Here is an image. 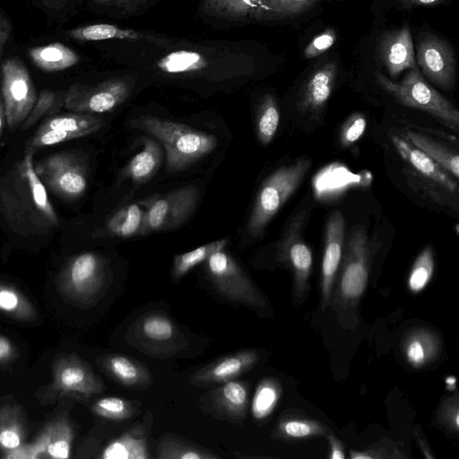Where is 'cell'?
Masks as SVG:
<instances>
[{"label": "cell", "mask_w": 459, "mask_h": 459, "mask_svg": "<svg viewBox=\"0 0 459 459\" xmlns=\"http://www.w3.org/2000/svg\"><path fill=\"white\" fill-rule=\"evenodd\" d=\"M33 153L22 160L0 182V209L9 227L22 236L47 234L59 219L47 188L34 169Z\"/></svg>", "instance_id": "cell-1"}, {"label": "cell", "mask_w": 459, "mask_h": 459, "mask_svg": "<svg viewBox=\"0 0 459 459\" xmlns=\"http://www.w3.org/2000/svg\"><path fill=\"white\" fill-rule=\"evenodd\" d=\"M130 124L160 141L165 148L167 169L170 172L186 168L217 146V138L212 134L157 117L142 116Z\"/></svg>", "instance_id": "cell-2"}, {"label": "cell", "mask_w": 459, "mask_h": 459, "mask_svg": "<svg viewBox=\"0 0 459 459\" xmlns=\"http://www.w3.org/2000/svg\"><path fill=\"white\" fill-rule=\"evenodd\" d=\"M375 80L402 105L427 112L449 129L458 132L457 108L426 82L418 66L409 69L400 82L387 78L379 71L375 72Z\"/></svg>", "instance_id": "cell-3"}, {"label": "cell", "mask_w": 459, "mask_h": 459, "mask_svg": "<svg viewBox=\"0 0 459 459\" xmlns=\"http://www.w3.org/2000/svg\"><path fill=\"white\" fill-rule=\"evenodd\" d=\"M310 166L308 159L299 158L278 168L263 182L247 223L252 237L262 235L269 221L299 188Z\"/></svg>", "instance_id": "cell-4"}, {"label": "cell", "mask_w": 459, "mask_h": 459, "mask_svg": "<svg viewBox=\"0 0 459 459\" xmlns=\"http://www.w3.org/2000/svg\"><path fill=\"white\" fill-rule=\"evenodd\" d=\"M369 258L367 232L364 228L356 227L344 247L337 285L330 303L343 309L356 307L367 287Z\"/></svg>", "instance_id": "cell-5"}, {"label": "cell", "mask_w": 459, "mask_h": 459, "mask_svg": "<svg viewBox=\"0 0 459 459\" xmlns=\"http://www.w3.org/2000/svg\"><path fill=\"white\" fill-rule=\"evenodd\" d=\"M34 169L47 190L62 198H77L87 187V161L79 152L54 153L34 165Z\"/></svg>", "instance_id": "cell-6"}, {"label": "cell", "mask_w": 459, "mask_h": 459, "mask_svg": "<svg viewBox=\"0 0 459 459\" xmlns=\"http://www.w3.org/2000/svg\"><path fill=\"white\" fill-rule=\"evenodd\" d=\"M132 77H113L96 84L75 83L65 91L64 106L76 113L108 112L128 99L133 91Z\"/></svg>", "instance_id": "cell-7"}, {"label": "cell", "mask_w": 459, "mask_h": 459, "mask_svg": "<svg viewBox=\"0 0 459 459\" xmlns=\"http://www.w3.org/2000/svg\"><path fill=\"white\" fill-rule=\"evenodd\" d=\"M206 268L214 288L229 300L254 308L265 307L264 298L228 253L223 250L213 253L206 260Z\"/></svg>", "instance_id": "cell-8"}, {"label": "cell", "mask_w": 459, "mask_h": 459, "mask_svg": "<svg viewBox=\"0 0 459 459\" xmlns=\"http://www.w3.org/2000/svg\"><path fill=\"white\" fill-rule=\"evenodd\" d=\"M1 74L5 121L9 128L14 130L26 119L38 96L30 74L20 58L4 60Z\"/></svg>", "instance_id": "cell-9"}, {"label": "cell", "mask_w": 459, "mask_h": 459, "mask_svg": "<svg viewBox=\"0 0 459 459\" xmlns=\"http://www.w3.org/2000/svg\"><path fill=\"white\" fill-rule=\"evenodd\" d=\"M199 198V189L187 186L159 197L148 198L139 234L171 230L181 225L192 213Z\"/></svg>", "instance_id": "cell-10"}, {"label": "cell", "mask_w": 459, "mask_h": 459, "mask_svg": "<svg viewBox=\"0 0 459 459\" xmlns=\"http://www.w3.org/2000/svg\"><path fill=\"white\" fill-rule=\"evenodd\" d=\"M305 213H297L288 224L278 245V259L290 269L294 292L299 299L309 289V277L313 264L310 247L303 238Z\"/></svg>", "instance_id": "cell-11"}, {"label": "cell", "mask_w": 459, "mask_h": 459, "mask_svg": "<svg viewBox=\"0 0 459 459\" xmlns=\"http://www.w3.org/2000/svg\"><path fill=\"white\" fill-rule=\"evenodd\" d=\"M416 63L423 74L443 90H451L455 82L456 62L452 47L443 38L429 32L420 35Z\"/></svg>", "instance_id": "cell-12"}, {"label": "cell", "mask_w": 459, "mask_h": 459, "mask_svg": "<svg viewBox=\"0 0 459 459\" xmlns=\"http://www.w3.org/2000/svg\"><path fill=\"white\" fill-rule=\"evenodd\" d=\"M134 345L152 353H171L184 348V339L176 324L166 315L150 312L129 328Z\"/></svg>", "instance_id": "cell-13"}, {"label": "cell", "mask_w": 459, "mask_h": 459, "mask_svg": "<svg viewBox=\"0 0 459 459\" xmlns=\"http://www.w3.org/2000/svg\"><path fill=\"white\" fill-rule=\"evenodd\" d=\"M107 271V263L100 255L91 252L78 255L62 272L61 288L74 299H91L102 289Z\"/></svg>", "instance_id": "cell-14"}, {"label": "cell", "mask_w": 459, "mask_h": 459, "mask_svg": "<svg viewBox=\"0 0 459 459\" xmlns=\"http://www.w3.org/2000/svg\"><path fill=\"white\" fill-rule=\"evenodd\" d=\"M345 221L340 211L329 216L325 231V247L321 265V307L330 304L344 250Z\"/></svg>", "instance_id": "cell-15"}, {"label": "cell", "mask_w": 459, "mask_h": 459, "mask_svg": "<svg viewBox=\"0 0 459 459\" xmlns=\"http://www.w3.org/2000/svg\"><path fill=\"white\" fill-rule=\"evenodd\" d=\"M51 390L58 394H78L86 397L105 388L101 379L91 368L74 355L58 358L53 368Z\"/></svg>", "instance_id": "cell-16"}, {"label": "cell", "mask_w": 459, "mask_h": 459, "mask_svg": "<svg viewBox=\"0 0 459 459\" xmlns=\"http://www.w3.org/2000/svg\"><path fill=\"white\" fill-rule=\"evenodd\" d=\"M377 53L392 78L417 67L412 37L407 24L383 33L377 41Z\"/></svg>", "instance_id": "cell-17"}, {"label": "cell", "mask_w": 459, "mask_h": 459, "mask_svg": "<svg viewBox=\"0 0 459 459\" xmlns=\"http://www.w3.org/2000/svg\"><path fill=\"white\" fill-rule=\"evenodd\" d=\"M338 74L335 61H328L316 70L305 81L297 99V109L302 113L316 114L327 103Z\"/></svg>", "instance_id": "cell-18"}, {"label": "cell", "mask_w": 459, "mask_h": 459, "mask_svg": "<svg viewBox=\"0 0 459 459\" xmlns=\"http://www.w3.org/2000/svg\"><path fill=\"white\" fill-rule=\"evenodd\" d=\"M392 143L401 158L417 173L449 194L458 190L457 181L429 155L404 136H392Z\"/></svg>", "instance_id": "cell-19"}, {"label": "cell", "mask_w": 459, "mask_h": 459, "mask_svg": "<svg viewBox=\"0 0 459 459\" xmlns=\"http://www.w3.org/2000/svg\"><path fill=\"white\" fill-rule=\"evenodd\" d=\"M258 360L256 351H240L201 368L192 375L190 381L195 385L223 384L250 369Z\"/></svg>", "instance_id": "cell-20"}, {"label": "cell", "mask_w": 459, "mask_h": 459, "mask_svg": "<svg viewBox=\"0 0 459 459\" xmlns=\"http://www.w3.org/2000/svg\"><path fill=\"white\" fill-rule=\"evenodd\" d=\"M74 430L66 418H58L45 426L36 440L30 445L32 459L68 458Z\"/></svg>", "instance_id": "cell-21"}, {"label": "cell", "mask_w": 459, "mask_h": 459, "mask_svg": "<svg viewBox=\"0 0 459 459\" xmlns=\"http://www.w3.org/2000/svg\"><path fill=\"white\" fill-rule=\"evenodd\" d=\"M67 35L78 41H99L105 39H126L148 41L162 47L172 46L169 39L147 31L121 28L113 24L97 23L77 27L67 31Z\"/></svg>", "instance_id": "cell-22"}, {"label": "cell", "mask_w": 459, "mask_h": 459, "mask_svg": "<svg viewBox=\"0 0 459 459\" xmlns=\"http://www.w3.org/2000/svg\"><path fill=\"white\" fill-rule=\"evenodd\" d=\"M441 342L438 335L428 327L408 331L402 341L403 353L410 365L423 368L438 356Z\"/></svg>", "instance_id": "cell-23"}, {"label": "cell", "mask_w": 459, "mask_h": 459, "mask_svg": "<svg viewBox=\"0 0 459 459\" xmlns=\"http://www.w3.org/2000/svg\"><path fill=\"white\" fill-rule=\"evenodd\" d=\"M102 369L118 384L130 388H144L152 383L150 371L142 363L118 354L99 359Z\"/></svg>", "instance_id": "cell-24"}, {"label": "cell", "mask_w": 459, "mask_h": 459, "mask_svg": "<svg viewBox=\"0 0 459 459\" xmlns=\"http://www.w3.org/2000/svg\"><path fill=\"white\" fill-rule=\"evenodd\" d=\"M212 402L221 414L233 420H241L247 413V388L242 382L227 381L212 393Z\"/></svg>", "instance_id": "cell-25"}, {"label": "cell", "mask_w": 459, "mask_h": 459, "mask_svg": "<svg viewBox=\"0 0 459 459\" xmlns=\"http://www.w3.org/2000/svg\"><path fill=\"white\" fill-rule=\"evenodd\" d=\"M28 54L38 68L48 73L68 69L80 60L76 52L60 42L30 48Z\"/></svg>", "instance_id": "cell-26"}, {"label": "cell", "mask_w": 459, "mask_h": 459, "mask_svg": "<svg viewBox=\"0 0 459 459\" xmlns=\"http://www.w3.org/2000/svg\"><path fill=\"white\" fill-rule=\"evenodd\" d=\"M104 124L105 121L100 117L85 113H74L49 117L40 124L36 132L58 130L67 133L73 139H75L98 131Z\"/></svg>", "instance_id": "cell-27"}, {"label": "cell", "mask_w": 459, "mask_h": 459, "mask_svg": "<svg viewBox=\"0 0 459 459\" xmlns=\"http://www.w3.org/2000/svg\"><path fill=\"white\" fill-rule=\"evenodd\" d=\"M143 149L137 153L122 170L124 178L143 183L149 180L159 169L162 151L160 145L153 139L143 138Z\"/></svg>", "instance_id": "cell-28"}, {"label": "cell", "mask_w": 459, "mask_h": 459, "mask_svg": "<svg viewBox=\"0 0 459 459\" xmlns=\"http://www.w3.org/2000/svg\"><path fill=\"white\" fill-rule=\"evenodd\" d=\"M404 137L429 155L455 178L459 176V159L456 152L426 134L407 131Z\"/></svg>", "instance_id": "cell-29"}, {"label": "cell", "mask_w": 459, "mask_h": 459, "mask_svg": "<svg viewBox=\"0 0 459 459\" xmlns=\"http://www.w3.org/2000/svg\"><path fill=\"white\" fill-rule=\"evenodd\" d=\"M263 0H203L204 14L230 22H243L253 16Z\"/></svg>", "instance_id": "cell-30"}, {"label": "cell", "mask_w": 459, "mask_h": 459, "mask_svg": "<svg viewBox=\"0 0 459 459\" xmlns=\"http://www.w3.org/2000/svg\"><path fill=\"white\" fill-rule=\"evenodd\" d=\"M147 205L148 198L119 209L107 221L108 233L122 238L139 234Z\"/></svg>", "instance_id": "cell-31"}, {"label": "cell", "mask_w": 459, "mask_h": 459, "mask_svg": "<svg viewBox=\"0 0 459 459\" xmlns=\"http://www.w3.org/2000/svg\"><path fill=\"white\" fill-rule=\"evenodd\" d=\"M319 0H263L253 20L272 22L288 19L303 13Z\"/></svg>", "instance_id": "cell-32"}, {"label": "cell", "mask_w": 459, "mask_h": 459, "mask_svg": "<svg viewBox=\"0 0 459 459\" xmlns=\"http://www.w3.org/2000/svg\"><path fill=\"white\" fill-rule=\"evenodd\" d=\"M327 427L320 421L303 417H284L277 424L275 438L297 440L325 435Z\"/></svg>", "instance_id": "cell-33"}, {"label": "cell", "mask_w": 459, "mask_h": 459, "mask_svg": "<svg viewBox=\"0 0 459 459\" xmlns=\"http://www.w3.org/2000/svg\"><path fill=\"white\" fill-rule=\"evenodd\" d=\"M25 427L21 411L11 405L0 409V448L5 452L15 449L23 442Z\"/></svg>", "instance_id": "cell-34"}, {"label": "cell", "mask_w": 459, "mask_h": 459, "mask_svg": "<svg viewBox=\"0 0 459 459\" xmlns=\"http://www.w3.org/2000/svg\"><path fill=\"white\" fill-rule=\"evenodd\" d=\"M0 311L20 321H32L37 313L30 300L16 288L0 282Z\"/></svg>", "instance_id": "cell-35"}, {"label": "cell", "mask_w": 459, "mask_h": 459, "mask_svg": "<svg viewBox=\"0 0 459 459\" xmlns=\"http://www.w3.org/2000/svg\"><path fill=\"white\" fill-rule=\"evenodd\" d=\"M280 122L279 107L275 97L265 94L258 106L256 116V134L259 141L266 145L273 139Z\"/></svg>", "instance_id": "cell-36"}, {"label": "cell", "mask_w": 459, "mask_h": 459, "mask_svg": "<svg viewBox=\"0 0 459 459\" xmlns=\"http://www.w3.org/2000/svg\"><path fill=\"white\" fill-rule=\"evenodd\" d=\"M227 238L216 240L206 245L201 246L192 251L178 255L174 257L172 275L178 280L188 273L198 264L204 262L213 253L223 250L228 245Z\"/></svg>", "instance_id": "cell-37"}, {"label": "cell", "mask_w": 459, "mask_h": 459, "mask_svg": "<svg viewBox=\"0 0 459 459\" xmlns=\"http://www.w3.org/2000/svg\"><path fill=\"white\" fill-rule=\"evenodd\" d=\"M281 387L273 378L262 380L255 392L252 401V413L256 420H264L274 410L281 397Z\"/></svg>", "instance_id": "cell-38"}, {"label": "cell", "mask_w": 459, "mask_h": 459, "mask_svg": "<svg viewBox=\"0 0 459 459\" xmlns=\"http://www.w3.org/2000/svg\"><path fill=\"white\" fill-rule=\"evenodd\" d=\"M157 455L164 459H212L216 455L185 441L168 437L158 446Z\"/></svg>", "instance_id": "cell-39"}, {"label": "cell", "mask_w": 459, "mask_h": 459, "mask_svg": "<svg viewBox=\"0 0 459 459\" xmlns=\"http://www.w3.org/2000/svg\"><path fill=\"white\" fill-rule=\"evenodd\" d=\"M434 265L432 248L427 247L417 256L411 267L408 278V288L411 292L417 293L425 289L433 275Z\"/></svg>", "instance_id": "cell-40"}, {"label": "cell", "mask_w": 459, "mask_h": 459, "mask_svg": "<svg viewBox=\"0 0 459 459\" xmlns=\"http://www.w3.org/2000/svg\"><path fill=\"white\" fill-rule=\"evenodd\" d=\"M65 91L56 92L50 90L42 91L36 100L26 119L22 122V128L32 126L39 119L45 115L56 112L65 102Z\"/></svg>", "instance_id": "cell-41"}, {"label": "cell", "mask_w": 459, "mask_h": 459, "mask_svg": "<svg viewBox=\"0 0 459 459\" xmlns=\"http://www.w3.org/2000/svg\"><path fill=\"white\" fill-rule=\"evenodd\" d=\"M103 458H146L144 441L133 435L126 434L108 446L103 451Z\"/></svg>", "instance_id": "cell-42"}, {"label": "cell", "mask_w": 459, "mask_h": 459, "mask_svg": "<svg viewBox=\"0 0 459 459\" xmlns=\"http://www.w3.org/2000/svg\"><path fill=\"white\" fill-rule=\"evenodd\" d=\"M92 411L105 419L124 420L133 417L135 409L132 403L123 398L105 397L96 401Z\"/></svg>", "instance_id": "cell-43"}, {"label": "cell", "mask_w": 459, "mask_h": 459, "mask_svg": "<svg viewBox=\"0 0 459 459\" xmlns=\"http://www.w3.org/2000/svg\"><path fill=\"white\" fill-rule=\"evenodd\" d=\"M350 457L352 459H401L407 456L402 451L398 445L390 442L382 446L376 445L366 450L350 451Z\"/></svg>", "instance_id": "cell-44"}, {"label": "cell", "mask_w": 459, "mask_h": 459, "mask_svg": "<svg viewBox=\"0 0 459 459\" xmlns=\"http://www.w3.org/2000/svg\"><path fill=\"white\" fill-rule=\"evenodd\" d=\"M367 120L360 113L352 114L343 124L340 132V142L348 147L358 141L365 132Z\"/></svg>", "instance_id": "cell-45"}, {"label": "cell", "mask_w": 459, "mask_h": 459, "mask_svg": "<svg viewBox=\"0 0 459 459\" xmlns=\"http://www.w3.org/2000/svg\"><path fill=\"white\" fill-rule=\"evenodd\" d=\"M337 39L336 30L328 27L317 34L305 48L304 56L311 59L328 50Z\"/></svg>", "instance_id": "cell-46"}, {"label": "cell", "mask_w": 459, "mask_h": 459, "mask_svg": "<svg viewBox=\"0 0 459 459\" xmlns=\"http://www.w3.org/2000/svg\"><path fill=\"white\" fill-rule=\"evenodd\" d=\"M438 420L449 431L457 432L459 429V399L455 394L447 397L441 404Z\"/></svg>", "instance_id": "cell-47"}, {"label": "cell", "mask_w": 459, "mask_h": 459, "mask_svg": "<svg viewBox=\"0 0 459 459\" xmlns=\"http://www.w3.org/2000/svg\"><path fill=\"white\" fill-rule=\"evenodd\" d=\"M152 0H93V3L105 9L113 10L117 14H134Z\"/></svg>", "instance_id": "cell-48"}, {"label": "cell", "mask_w": 459, "mask_h": 459, "mask_svg": "<svg viewBox=\"0 0 459 459\" xmlns=\"http://www.w3.org/2000/svg\"><path fill=\"white\" fill-rule=\"evenodd\" d=\"M18 355L15 346L6 337L0 335V364L13 360Z\"/></svg>", "instance_id": "cell-49"}, {"label": "cell", "mask_w": 459, "mask_h": 459, "mask_svg": "<svg viewBox=\"0 0 459 459\" xmlns=\"http://www.w3.org/2000/svg\"><path fill=\"white\" fill-rule=\"evenodd\" d=\"M11 30L12 27L8 18L0 12V61L4 48L9 39Z\"/></svg>", "instance_id": "cell-50"}, {"label": "cell", "mask_w": 459, "mask_h": 459, "mask_svg": "<svg viewBox=\"0 0 459 459\" xmlns=\"http://www.w3.org/2000/svg\"><path fill=\"white\" fill-rule=\"evenodd\" d=\"M330 453L328 457L331 459L345 458L343 444L333 434L327 435Z\"/></svg>", "instance_id": "cell-51"}, {"label": "cell", "mask_w": 459, "mask_h": 459, "mask_svg": "<svg viewBox=\"0 0 459 459\" xmlns=\"http://www.w3.org/2000/svg\"><path fill=\"white\" fill-rule=\"evenodd\" d=\"M404 8H413L418 6H434L445 3L446 0H397Z\"/></svg>", "instance_id": "cell-52"}, {"label": "cell", "mask_w": 459, "mask_h": 459, "mask_svg": "<svg viewBox=\"0 0 459 459\" xmlns=\"http://www.w3.org/2000/svg\"><path fill=\"white\" fill-rule=\"evenodd\" d=\"M74 0H41L44 6L49 9H61Z\"/></svg>", "instance_id": "cell-53"}, {"label": "cell", "mask_w": 459, "mask_h": 459, "mask_svg": "<svg viewBox=\"0 0 459 459\" xmlns=\"http://www.w3.org/2000/svg\"><path fill=\"white\" fill-rule=\"evenodd\" d=\"M418 441H419L420 446L421 450L423 451L425 456L428 458H433L434 455H431V452H430L429 448L426 446L427 444L424 441V439H422L420 437H418Z\"/></svg>", "instance_id": "cell-54"}, {"label": "cell", "mask_w": 459, "mask_h": 459, "mask_svg": "<svg viewBox=\"0 0 459 459\" xmlns=\"http://www.w3.org/2000/svg\"><path fill=\"white\" fill-rule=\"evenodd\" d=\"M4 120H5L4 108L2 97L0 96V138L2 135Z\"/></svg>", "instance_id": "cell-55"}, {"label": "cell", "mask_w": 459, "mask_h": 459, "mask_svg": "<svg viewBox=\"0 0 459 459\" xmlns=\"http://www.w3.org/2000/svg\"><path fill=\"white\" fill-rule=\"evenodd\" d=\"M455 382H456V379L453 376H449V377H446V379H445V383H446L447 388L450 390L455 389Z\"/></svg>", "instance_id": "cell-56"}]
</instances>
